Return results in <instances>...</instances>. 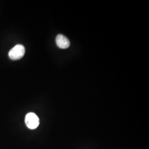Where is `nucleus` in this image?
Listing matches in <instances>:
<instances>
[{
    "label": "nucleus",
    "mask_w": 149,
    "mask_h": 149,
    "mask_svg": "<svg viewBox=\"0 0 149 149\" xmlns=\"http://www.w3.org/2000/svg\"><path fill=\"white\" fill-rule=\"evenodd\" d=\"M25 54V48L21 44L16 45L11 49L8 53V56L12 60H19L21 59Z\"/></svg>",
    "instance_id": "1"
},
{
    "label": "nucleus",
    "mask_w": 149,
    "mask_h": 149,
    "mask_svg": "<svg viewBox=\"0 0 149 149\" xmlns=\"http://www.w3.org/2000/svg\"><path fill=\"white\" fill-rule=\"evenodd\" d=\"M25 123L27 127L31 129H35L39 124V119L34 113H28L25 118Z\"/></svg>",
    "instance_id": "2"
},
{
    "label": "nucleus",
    "mask_w": 149,
    "mask_h": 149,
    "mask_svg": "<svg viewBox=\"0 0 149 149\" xmlns=\"http://www.w3.org/2000/svg\"><path fill=\"white\" fill-rule=\"evenodd\" d=\"M56 43L57 46L61 49L68 48L70 45L69 40L63 34L57 36L56 38Z\"/></svg>",
    "instance_id": "3"
}]
</instances>
